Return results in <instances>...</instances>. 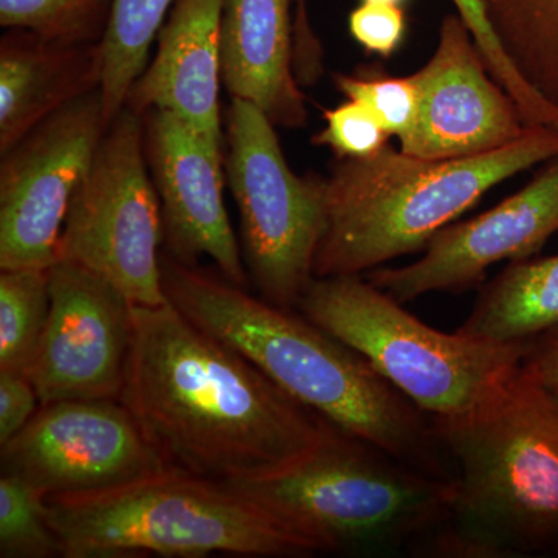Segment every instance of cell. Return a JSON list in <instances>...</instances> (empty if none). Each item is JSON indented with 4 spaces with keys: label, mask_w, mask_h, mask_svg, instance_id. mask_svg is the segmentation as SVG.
I'll list each match as a JSON object with an SVG mask.
<instances>
[{
    "label": "cell",
    "mask_w": 558,
    "mask_h": 558,
    "mask_svg": "<svg viewBox=\"0 0 558 558\" xmlns=\"http://www.w3.org/2000/svg\"><path fill=\"white\" fill-rule=\"evenodd\" d=\"M307 0H226L222 83L277 128L301 130L310 112L293 72V7Z\"/></svg>",
    "instance_id": "17"
},
{
    "label": "cell",
    "mask_w": 558,
    "mask_h": 558,
    "mask_svg": "<svg viewBox=\"0 0 558 558\" xmlns=\"http://www.w3.org/2000/svg\"><path fill=\"white\" fill-rule=\"evenodd\" d=\"M451 2L454 3L457 13L472 33L492 78L513 98L523 119L526 121L543 119L549 110L548 101L532 89L526 81L521 78L519 70L513 68L488 24L483 2L481 0H451Z\"/></svg>",
    "instance_id": "26"
},
{
    "label": "cell",
    "mask_w": 558,
    "mask_h": 558,
    "mask_svg": "<svg viewBox=\"0 0 558 558\" xmlns=\"http://www.w3.org/2000/svg\"><path fill=\"white\" fill-rule=\"evenodd\" d=\"M168 301L197 328L240 352L290 398L330 424L444 480L454 465L432 417L392 387L355 349L295 310L256 299L161 253Z\"/></svg>",
    "instance_id": "2"
},
{
    "label": "cell",
    "mask_w": 558,
    "mask_h": 558,
    "mask_svg": "<svg viewBox=\"0 0 558 558\" xmlns=\"http://www.w3.org/2000/svg\"><path fill=\"white\" fill-rule=\"evenodd\" d=\"M325 121V130L315 135L314 143L328 146L339 159H363L388 146V132L357 101L348 100L339 108L326 110Z\"/></svg>",
    "instance_id": "27"
},
{
    "label": "cell",
    "mask_w": 558,
    "mask_h": 558,
    "mask_svg": "<svg viewBox=\"0 0 558 558\" xmlns=\"http://www.w3.org/2000/svg\"><path fill=\"white\" fill-rule=\"evenodd\" d=\"M62 557L47 495L16 476L0 475V557Z\"/></svg>",
    "instance_id": "24"
},
{
    "label": "cell",
    "mask_w": 558,
    "mask_h": 558,
    "mask_svg": "<svg viewBox=\"0 0 558 558\" xmlns=\"http://www.w3.org/2000/svg\"><path fill=\"white\" fill-rule=\"evenodd\" d=\"M226 128L223 171L240 211L248 278L260 299L296 311L325 234L326 178L290 170L277 126L253 102L231 98Z\"/></svg>",
    "instance_id": "8"
},
{
    "label": "cell",
    "mask_w": 558,
    "mask_h": 558,
    "mask_svg": "<svg viewBox=\"0 0 558 558\" xmlns=\"http://www.w3.org/2000/svg\"><path fill=\"white\" fill-rule=\"evenodd\" d=\"M39 407L38 392L24 373L0 371V447L31 424Z\"/></svg>",
    "instance_id": "29"
},
{
    "label": "cell",
    "mask_w": 558,
    "mask_h": 558,
    "mask_svg": "<svg viewBox=\"0 0 558 558\" xmlns=\"http://www.w3.org/2000/svg\"><path fill=\"white\" fill-rule=\"evenodd\" d=\"M100 44L9 28L0 39V156L54 112L100 89Z\"/></svg>",
    "instance_id": "18"
},
{
    "label": "cell",
    "mask_w": 558,
    "mask_h": 558,
    "mask_svg": "<svg viewBox=\"0 0 558 558\" xmlns=\"http://www.w3.org/2000/svg\"><path fill=\"white\" fill-rule=\"evenodd\" d=\"M521 368L558 399V326L527 341Z\"/></svg>",
    "instance_id": "30"
},
{
    "label": "cell",
    "mask_w": 558,
    "mask_h": 558,
    "mask_svg": "<svg viewBox=\"0 0 558 558\" xmlns=\"http://www.w3.org/2000/svg\"><path fill=\"white\" fill-rule=\"evenodd\" d=\"M558 157V130L527 128L508 146L450 160H425L385 146L339 159L326 178V229L315 278L363 275L421 252L488 190Z\"/></svg>",
    "instance_id": "4"
},
{
    "label": "cell",
    "mask_w": 558,
    "mask_h": 558,
    "mask_svg": "<svg viewBox=\"0 0 558 558\" xmlns=\"http://www.w3.org/2000/svg\"><path fill=\"white\" fill-rule=\"evenodd\" d=\"M49 277V319L24 373L40 405L120 399L134 304L112 282L81 264L57 260Z\"/></svg>",
    "instance_id": "12"
},
{
    "label": "cell",
    "mask_w": 558,
    "mask_h": 558,
    "mask_svg": "<svg viewBox=\"0 0 558 558\" xmlns=\"http://www.w3.org/2000/svg\"><path fill=\"white\" fill-rule=\"evenodd\" d=\"M226 0H174L153 62L132 84L126 108L170 110L222 154V11Z\"/></svg>",
    "instance_id": "16"
},
{
    "label": "cell",
    "mask_w": 558,
    "mask_h": 558,
    "mask_svg": "<svg viewBox=\"0 0 558 558\" xmlns=\"http://www.w3.org/2000/svg\"><path fill=\"white\" fill-rule=\"evenodd\" d=\"M557 231L558 157L497 207L440 230L416 263L379 267L366 278L402 304L428 293L462 292L480 284L499 260L532 258Z\"/></svg>",
    "instance_id": "14"
},
{
    "label": "cell",
    "mask_w": 558,
    "mask_h": 558,
    "mask_svg": "<svg viewBox=\"0 0 558 558\" xmlns=\"http://www.w3.org/2000/svg\"><path fill=\"white\" fill-rule=\"evenodd\" d=\"M0 464L47 497L106 490L168 469L120 399L40 405L2 446Z\"/></svg>",
    "instance_id": "11"
},
{
    "label": "cell",
    "mask_w": 558,
    "mask_h": 558,
    "mask_svg": "<svg viewBox=\"0 0 558 558\" xmlns=\"http://www.w3.org/2000/svg\"><path fill=\"white\" fill-rule=\"evenodd\" d=\"M521 78L558 108V0H481Z\"/></svg>",
    "instance_id": "20"
},
{
    "label": "cell",
    "mask_w": 558,
    "mask_h": 558,
    "mask_svg": "<svg viewBox=\"0 0 558 558\" xmlns=\"http://www.w3.org/2000/svg\"><path fill=\"white\" fill-rule=\"evenodd\" d=\"M363 2L395 3V5H402L407 0H363Z\"/></svg>",
    "instance_id": "31"
},
{
    "label": "cell",
    "mask_w": 558,
    "mask_h": 558,
    "mask_svg": "<svg viewBox=\"0 0 558 558\" xmlns=\"http://www.w3.org/2000/svg\"><path fill=\"white\" fill-rule=\"evenodd\" d=\"M226 486L318 554L363 557L421 556L446 521L453 495V481L407 464L330 422L304 453Z\"/></svg>",
    "instance_id": "5"
},
{
    "label": "cell",
    "mask_w": 558,
    "mask_h": 558,
    "mask_svg": "<svg viewBox=\"0 0 558 558\" xmlns=\"http://www.w3.org/2000/svg\"><path fill=\"white\" fill-rule=\"evenodd\" d=\"M113 0H0V25L72 44H100Z\"/></svg>",
    "instance_id": "23"
},
{
    "label": "cell",
    "mask_w": 558,
    "mask_h": 558,
    "mask_svg": "<svg viewBox=\"0 0 558 558\" xmlns=\"http://www.w3.org/2000/svg\"><path fill=\"white\" fill-rule=\"evenodd\" d=\"M120 400L168 469L220 484L311 449L329 421L167 301L134 306Z\"/></svg>",
    "instance_id": "1"
},
{
    "label": "cell",
    "mask_w": 558,
    "mask_h": 558,
    "mask_svg": "<svg viewBox=\"0 0 558 558\" xmlns=\"http://www.w3.org/2000/svg\"><path fill=\"white\" fill-rule=\"evenodd\" d=\"M62 557H312L317 549L216 483L167 469L100 492L47 497Z\"/></svg>",
    "instance_id": "6"
},
{
    "label": "cell",
    "mask_w": 558,
    "mask_h": 558,
    "mask_svg": "<svg viewBox=\"0 0 558 558\" xmlns=\"http://www.w3.org/2000/svg\"><path fill=\"white\" fill-rule=\"evenodd\" d=\"M433 424L453 495L421 556L558 557L556 396L520 366L475 409Z\"/></svg>",
    "instance_id": "3"
},
{
    "label": "cell",
    "mask_w": 558,
    "mask_h": 558,
    "mask_svg": "<svg viewBox=\"0 0 558 558\" xmlns=\"http://www.w3.org/2000/svg\"><path fill=\"white\" fill-rule=\"evenodd\" d=\"M108 130L101 89L44 120L0 163V269H50L76 186Z\"/></svg>",
    "instance_id": "10"
},
{
    "label": "cell",
    "mask_w": 558,
    "mask_h": 558,
    "mask_svg": "<svg viewBox=\"0 0 558 558\" xmlns=\"http://www.w3.org/2000/svg\"><path fill=\"white\" fill-rule=\"evenodd\" d=\"M558 326V255L512 260L480 293L457 332L488 343H527Z\"/></svg>",
    "instance_id": "19"
},
{
    "label": "cell",
    "mask_w": 558,
    "mask_h": 558,
    "mask_svg": "<svg viewBox=\"0 0 558 558\" xmlns=\"http://www.w3.org/2000/svg\"><path fill=\"white\" fill-rule=\"evenodd\" d=\"M296 311L355 349L433 421L480 405L520 368L527 344L440 332L362 275L314 278Z\"/></svg>",
    "instance_id": "7"
},
{
    "label": "cell",
    "mask_w": 558,
    "mask_h": 558,
    "mask_svg": "<svg viewBox=\"0 0 558 558\" xmlns=\"http://www.w3.org/2000/svg\"><path fill=\"white\" fill-rule=\"evenodd\" d=\"M161 241L163 216L146 161L143 116L124 106L73 193L57 260L101 275L134 306H160L168 301Z\"/></svg>",
    "instance_id": "9"
},
{
    "label": "cell",
    "mask_w": 558,
    "mask_h": 558,
    "mask_svg": "<svg viewBox=\"0 0 558 558\" xmlns=\"http://www.w3.org/2000/svg\"><path fill=\"white\" fill-rule=\"evenodd\" d=\"M337 89L348 100L368 108L389 135L405 142L416 128L418 94L411 76L336 75Z\"/></svg>",
    "instance_id": "25"
},
{
    "label": "cell",
    "mask_w": 558,
    "mask_h": 558,
    "mask_svg": "<svg viewBox=\"0 0 558 558\" xmlns=\"http://www.w3.org/2000/svg\"><path fill=\"white\" fill-rule=\"evenodd\" d=\"M418 94L413 134L400 150L417 159L450 160L502 148L527 131L519 106L492 78L458 13L444 17L438 47L411 75Z\"/></svg>",
    "instance_id": "13"
},
{
    "label": "cell",
    "mask_w": 558,
    "mask_h": 558,
    "mask_svg": "<svg viewBox=\"0 0 558 558\" xmlns=\"http://www.w3.org/2000/svg\"><path fill=\"white\" fill-rule=\"evenodd\" d=\"M50 312L49 269L0 275V371L25 373Z\"/></svg>",
    "instance_id": "22"
},
{
    "label": "cell",
    "mask_w": 558,
    "mask_h": 558,
    "mask_svg": "<svg viewBox=\"0 0 558 558\" xmlns=\"http://www.w3.org/2000/svg\"><path fill=\"white\" fill-rule=\"evenodd\" d=\"M174 0H113L101 40L102 110L110 123L126 105L132 84L148 65L150 47Z\"/></svg>",
    "instance_id": "21"
},
{
    "label": "cell",
    "mask_w": 558,
    "mask_h": 558,
    "mask_svg": "<svg viewBox=\"0 0 558 558\" xmlns=\"http://www.w3.org/2000/svg\"><path fill=\"white\" fill-rule=\"evenodd\" d=\"M143 124L168 255L190 266L207 256L220 277L245 288L244 256L223 204L222 154L170 110H148L143 113Z\"/></svg>",
    "instance_id": "15"
},
{
    "label": "cell",
    "mask_w": 558,
    "mask_h": 558,
    "mask_svg": "<svg viewBox=\"0 0 558 558\" xmlns=\"http://www.w3.org/2000/svg\"><path fill=\"white\" fill-rule=\"evenodd\" d=\"M407 21L402 5L362 2L349 14V32L368 53L389 58L402 44Z\"/></svg>",
    "instance_id": "28"
}]
</instances>
